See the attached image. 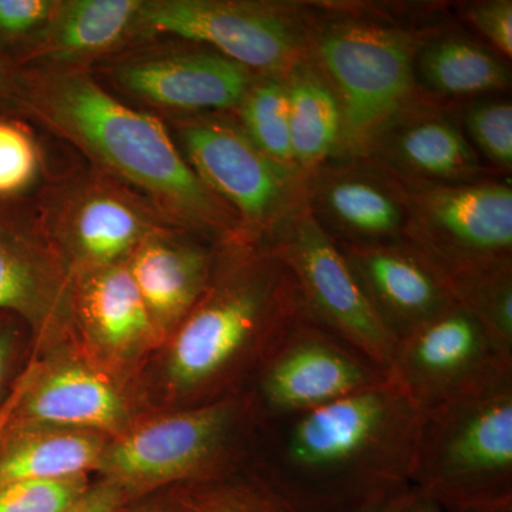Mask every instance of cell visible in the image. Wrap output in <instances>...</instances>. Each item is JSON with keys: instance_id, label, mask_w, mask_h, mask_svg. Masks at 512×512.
<instances>
[{"instance_id": "obj_35", "label": "cell", "mask_w": 512, "mask_h": 512, "mask_svg": "<svg viewBox=\"0 0 512 512\" xmlns=\"http://www.w3.org/2000/svg\"><path fill=\"white\" fill-rule=\"evenodd\" d=\"M131 501L116 484L96 477L80 497L57 512H123Z\"/></svg>"}, {"instance_id": "obj_32", "label": "cell", "mask_w": 512, "mask_h": 512, "mask_svg": "<svg viewBox=\"0 0 512 512\" xmlns=\"http://www.w3.org/2000/svg\"><path fill=\"white\" fill-rule=\"evenodd\" d=\"M96 477L13 481L0 485V512H57L89 488Z\"/></svg>"}, {"instance_id": "obj_38", "label": "cell", "mask_w": 512, "mask_h": 512, "mask_svg": "<svg viewBox=\"0 0 512 512\" xmlns=\"http://www.w3.org/2000/svg\"><path fill=\"white\" fill-rule=\"evenodd\" d=\"M123 512H171L170 501L167 493L161 491V493L131 501Z\"/></svg>"}, {"instance_id": "obj_9", "label": "cell", "mask_w": 512, "mask_h": 512, "mask_svg": "<svg viewBox=\"0 0 512 512\" xmlns=\"http://www.w3.org/2000/svg\"><path fill=\"white\" fill-rule=\"evenodd\" d=\"M110 92L163 120L234 113L255 73L211 47L156 35L90 70Z\"/></svg>"}, {"instance_id": "obj_5", "label": "cell", "mask_w": 512, "mask_h": 512, "mask_svg": "<svg viewBox=\"0 0 512 512\" xmlns=\"http://www.w3.org/2000/svg\"><path fill=\"white\" fill-rule=\"evenodd\" d=\"M255 420L242 394L185 409L150 410L110 439L96 477L136 501L244 466Z\"/></svg>"}, {"instance_id": "obj_16", "label": "cell", "mask_w": 512, "mask_h": 512, "mask_svg": "<svg viewBox=\"0 0 512 512\" xmlns=\"http://www.w3.org/2000/svg\"><path fill=\"white\" fill-rule=\"evenodd\" d=\"M73 275L37 222L35 207L0 204V312L29 326L33 350L73 338Z\"/></svg>"}, {"instance_id": "obj_36", "label": "cell", "mask_w": 512, "mask_h": 512, "mask_svg": "<svg viewBox=\"0 0 512 512\" xmlns=\"http://www.w3.org/2000/svg\"><path fill=\"white\" fill-rule=\"evenodd\" d=\"M400 512H512V507L493 508V510H458V508L447 507V505L437 503L430 498L421 497L413 491L409 503L404 505Z\"/></svg>"}, {"instance_id": "obj_30", "label": "cell", "mask_w": 512, "mask_h": 512, "mask_svg": "<svg viewBox=\"0 0 512 512\" xmlns=\"http://www.w3.org/2000/svg\"><path fill=\"white\" fill-rule=\"evenodd\" d=\"M464 128L474 150L495 170L510 173L512 168V106L505 99H476L464 109Z\"/></svg>"}, {"instance_id": "obj_7", "label": "cell", "mask_w": 512, "mask_h": 512, "mask_svg": "<svg viewBox=\"0 0 512 512\" xmlns=\"http://www.w3.org/2000/svg\"><path fill=\"white\" fill-rule=\"evenodd\" d=\"M59 146L35 212L72 275L126 264L148 237L180 227L136 191Z\"/></svg>"}, {"instance_id": "obj_39", "label": "cell", "mask_w": 512, "mask_h": 512, "mask_svg": "<svg viewBox=\"0 0 512 512\" xmlns=\"http://www.w3.org/2000/svg\"><path fill=\"white\" fill-rule=\"evenodd\" d=\"M0 106H13L12 69L0 59Z\"/></svg>"}, {"instance_id": "obj_15", "label": "cell", "mask_w": 512, "mask_h": 512, "mask_svg": "<svg viewBox=\"0 0 512 512\" xmlns=\"http://www.w3.org/2000/svg\"><path fill=\"white\" fill-rule=\"evenodd\" d=\"M404 185L409 194L404 241L440 275L512 261L510 181L490 177L474 183Z\"/></svg>"}, {"instance_id": "obj_19", "label": "cell", "mask_w": 512, "mask_h": 512, "mask_svg": "<svg viewBox=\"0 0 512 512\" xmlns=\"http://www.w3.org/2000/svg\"><path fill=\"white\" fill-rule=\"evenodd\" d=\"M366 157L404 184H463L490 178L466 134L439 106L421 97L384 128Z\"/></svg>"}, {"instance_id": "obj_13", "label": "cell", "mask_w": 512, "mask_h": 512, "mask_svg": "<svg viewBox=\"0 0 512 512\" xmlns=\"http://www.w3.org/2000/svg\"><path fill=\"white\" fill-rule=\"evenodd\" d=\"M387 376L426 412L511 384L512 353L456 303L396 343Z\"/></svg>"}, {"instance_id": "obj_24", "label": "cell", "mask_w": 512, "mask_h": 512, "mask_svg": "<svg viewBox=\"0 0 512 512\" xmlns=\"http://www.w3.org/2000/svg\"><path fill=\"white\" fill-rule=\"evenodd\" d=\"M292 160L303 175L340 154L343 120L339 101L311 62L286 76Z\"/></svg>"}, {"instance_id": "obj_1", "label": "cell", "mask_w": 512, "mask_h": 512, "mask_svg": "<svg viewBox=\"0 0 512 512\" xmlns=\"http://www.w3.org/2000/svg\"><path fill=\"white\" fill-rule=\"evenodd\" d=\"M303 312L295 279L268 239L221 238L200 301L134 380L140 413L241 394Z\"/></svg>"}, {"instance_id": "obj_17", "label": "cell", "mask_w": 512, "mask_h": 512, "mask_svg": "<svg viewBox=\"0 0 512 512\" xmlns=\"http://www.w3.org/2000/svg\"><path fill=\"white\" fill-rule=\"evenodd\" d=\"M72 326L84 355L130 392L163 343L126 264L73 275Z\"/></svg>"}, {"instance_id": "obj_8", "label": "cell", "mask_w": 512, "mask_h": 512, "mask_svg": "<svg viewBox=\"0 0 512 512\" xmlns=\"http://www.w3.org/2000/svg\"><path fill=\"white\" fill-rule=\"evenodd\" d=\"M164 121L194 173L234 214L239 234L271 238L303 201L305 175L262 153L234 114Z\"/></svg>"}, {"instance_id": "obj_23", "label": "cell", "mask_w": 512, "mask_h": 512, "mask_svg": "<svg viewBox=\"0 0 512 512\" xmlns=\"http://www.w3.org/2000/svg\"><path fill=\"white\" fill-rule=\"evenodd\" d=\"M110 437L97 431L32 427L0 440V485L96 477Z\"/></svg>"}, {"instance_id": "obj_14", "label": "cell", "mask_w": 512, "mask_h": 512, "mask_svg": "<svg viewBox=\"0 0 512 512\" xmlns=\"http://www.w3.org/2000/svg\"><path fill=\"white\" fill-rule=\"evenodd\" d=\"M389 379L303 312L242 389L255 423L308 412Z\"/></svg>"}, {"instance_id": "obj_29", "label": "cell", "mask_w": 512, "mask_h": 512, "mask_svg": "<svg viewBox=\"0 0 512 512\" xmlns=\"http://www.w3.org/2000/svg\"><path fill=\"white\" fill-rule=\"evenodd\" d=\"M454 302L512 353V261L441 275Z\"/></svg>"}, {"instance_id": "obj_27", "label": "cell", "mask_w": 512, "mask_h": 512, "mask_svg": "<svg viewBox=\"0 0 512 512\" xmlns=\"http://www.w3.org/2000/svg\"><path fill=\"white\" fill-rule=\"evenodd\" d=\"M171 512H296L248 466L165 490Z\"/></svg>"}, {"instance_id": "obj_2", "label": "cell", "mask_w": 512, "mask_h": 512, "mask_svg": "<svg viewBox=\"0 0 512 512\" xmlns=\"http://www.w3.org/2000/svg\"><path fill=\"white\" fill-rule=\"evenodd\" d=\"M420 412L392 382L255 423L248 466L296 512H352L410 488Z\"/></svg>"}, {"instance_id": "obj_26", "label": "cell", "mask_w": 512, "mask_h": 512, "mask_svg": "<svg viewBox=\"0 0 512 512\" xmlns=\"http://www.w3.org/2000/svg\"><path fill=\"white\" fill-rule=\"evenodd\" d=\"M59 147L15 106H0V204L35 207Z\"/></svg>"}, {"instance_id": "obj_34", "label": "cell", "mask_w": 512, "mask_h": 512, "mask_svg": "<svg viewBox=\"0 0 512 512\" xmlns=\"http://www.w3.org/2000/svg\"><path fill=\"white\" fill-rule=\"evenodd\" d=\"M466 19L490 43L491 50L504 59L512 56V2L490 0L474 3L467 9Z\"/></svg>"}, {"instance_id": "obj_6", "label": "cell", "mask_w": 512, "mask_h": 512, "mask_svg": "<svg viewBox=\"0 0 512 512\" xmlns=\"http://www.w3.org/2000/svg\"><path fill=\"white\" fill-rule=\"evenodd\" d=\"M409 485L458 510L512 507V383L420 412Z\"/></svg>"}, {"instance_id": "obj_21", "label": "cell", "mask_w": 512, "mask_h": 512, "mask_svg": "<svg viewBox=\"0 0 512 512\" xmlns=\"http://www.w3.org/2000/svg\"><path fill=\"white\" fill-rule=\"evenodd\" d=\"M221 238L183 227L161 229L126 262L163 342L200 301Z\"/></svg>"}, {"instance_id": "obj_28", "label": "cell", "mask_w": 512, "mask_h": 512, "mask_svg": "<svg viewBox=\"0 0 512 512\" xmlns=\"http://www.w3.org/2000/svg\"><path fill=\"white\" fill-rule=\"evenodd\" d=\"M232 114L262 153L276 163L296 170L292 160L286 76L255 74Z\"/></svg>"}, {"instance_id": "obj_31", "label": "cell", "mask_w": 512, "mask_h": 512, "mask_svg": "<svg viewBox=\"0 0 512 512\" xmlns=\"http://www.w3.org/2000/svg\"><path fill=\"white\" fill-rule=\"evenodd\" d=\"M59 0H0V59L15 70L43 36Z\"/></svg>"}, {"instance_id": "obj_11", "label": "cell", "mask_w": 512, "mask_h": 512, "mask_svg": "<svg viewBox=\"0 0 512 512\" xmlns=\"http://www.w3.org/2000/svg\"><path fill=\"white\" fill-rule=\"evenodd\" d=\"M147 28L214 49L255 74L288 76L309 62V18L262 0H144Z\"/></svg>"}, {"instance_id": "obj_22", "label": "cell", "mask_w": 512, "mask_h": 512, "mask_svg": "<svg viewBox=\"0 0 512 512\" xmlns=\"http://www.w3.org/2000/svg\"><path fill=\"white\" fill-rule=\"evenodd\" d=\"M144 0H59L39 42L20 67L93 70L153 37Z\"/></svg>"}, {"instance_id": "obj_37", "label": "cell", "mask_w": 512, "mask_h": 512, "mask_svg": "<svg viewBox=\"0 0 512 512\" xmlns=\"http://www.w3.org/2000/svg\"><path fill=\"white\" fill-rule=\"evenodd\" d=\"M412 495V488H407V490L399 491V493L372 501V503L363 505V507L357 508V510L352 512H400L403 510L404 505L409 503Z\"/></svg>"}, {"instance_id": "obj_3", "label": "cell", "mask_w": 512, "mask_h": 512, "mask_svg": "<svg viewBox=\"0 0 512 512\" xmlns=\"http://www.w3.org/2000/svg\"><path fill=\"white\" fill-rule=\"evenodd\" d=\"M12 100L47 136L180 227L214 238L239 234L234 214L194 173L167 123L120 99L87 70H12Z\"/></svg>"}, {"instance_id": "obj_20", "label": "cell", "mask_w": 512, "mask_h": 512, "mask_svg": "<svg viewBox=\"0 0 512 512\" xmlns=\"http://www.w3.org/2000/svg\"><path fill=\"white\" fill-rule=\"evenodd\" d=\"M340 248L396 343L456 305L437 269L409 242Z\"/></svg>"}, {"instance_id": "obj_18", "label": "cell", "mask_w": 512, "mask_h": 512, "mask_svg": "<svg viewBox=\"0 0 512 512\" xmlns=\"http://www.w3.org/2000/svg\"><path fill=\"white\" fill-rule=\"evenodd\" d=\"M303 198L320 227L343 247L397 244L406 237V185L373 158L322 165L305 175Z\"/></svg>"}, {"instance_id": "obj_4", "label": "cell", "mask_w": 512, "mask_h": 512, "mask_svg": "<svg viewBox=\"0 0 512 512\" xmlns=\"http://www.w3.org/2000/svg\"><path fill=\"white\" fill-rule=\"evenodd\" d=\"M430 36L359 16L309 18V62L339 101L343 158L366 157L419 97L416 59Z\"/></svg>"}, {"instance_id": "obj_33", "label": "cell", "mask_w": 512, "mask_h": 512, "mask_svg": "<svg viewBox=\"0 0 512 512\" xmlns=\"http://www.w3.org/2000/svg\"><path fill=\"white\" fill-rule=\"evenodd\" d=\"M32 352L29 326L12 313L0 312V404L25 369Z\"/></svg>"}, {"instance_id": "obj_25", "label": "cell", "mask_w": 512, "mask_h": 512, "mask_svg": "<svg viewBox=\"0 0 512 512\" xmlns=\"http://www.w3.org/2000/svg\"><path fill=\"white\" fill-rule=\"evenodd\" d=\"M417 77L437 96L456 99H481L510 87L501 57L461 35L430 36L417 55Z\"/></svg>"}, {"instance_id": "obj_10", "label": "cell", "mask_w": 512, "mask_h": 512, "mask_svg": "<svg viewBox=\"0 0 512 512\" xmlns=\"http://www.w3.org/2000/svg\"><path fill=\"white\" fill-rule=\"evenodd\" d=\"M138 414L130 389L70 339L33 350L0 404V440L32 427L97 431L114 439L133 426Z\"/></svg>"}, {"instance_id": "obj_12", "label": "cell", "mask_w": 512, "mask_h": 512, "mask_svg": "<svg viewBox=\"0 0 512 512\" xmlns=\"http://www.w3.org/2000/svg\"><path fill=\"white\" fill-rule=\"evenodd\" d=\"M268 241L291 271L306 315L387 372L396 340L370 305L345 252L313 218L305 198Z\"/></svg>"}]
</instances>
